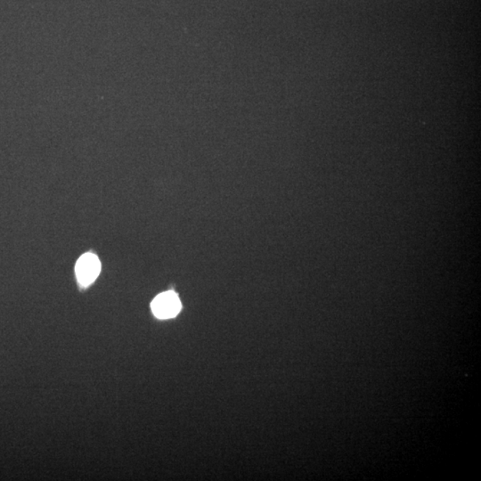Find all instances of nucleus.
Returning a JSON list of instances; mask_svg holds the SVG:
<instances>
[{
	"instance_id": "obj_1",
	"label": "nucleus",
	"mask_w": 481,
	"mask_h": 481,
	"mask_svg": "<svg viewBox=\"0 0 481 481\" xmlns=\"http://www.w3.org/2000/svg\"><path fill=\"white\" fill-rule=\"evenodd\" d=\"M151 311L154 316L160 319L175 318L181 311V302L179 296L174 292L161 293L151 302Z\"/></svg>"
},
{
	"instance_id": "obj_2",
	"label": "nucleus",
	"mask_w": 481,
	"mask_h": 481,
	"mask_svg": "<svg viewBox=\"0 0 481 481\" xmlns=\"http://www.w3.org/2000/svg\"><path fill=\"white\" fill-rule=\"evenodd\" d=\"M101 271V263L97 257L92 253H86L78 259L75 273L78 281L82 286H88L97 278Z\"/></svg>"
}]
</instances>
